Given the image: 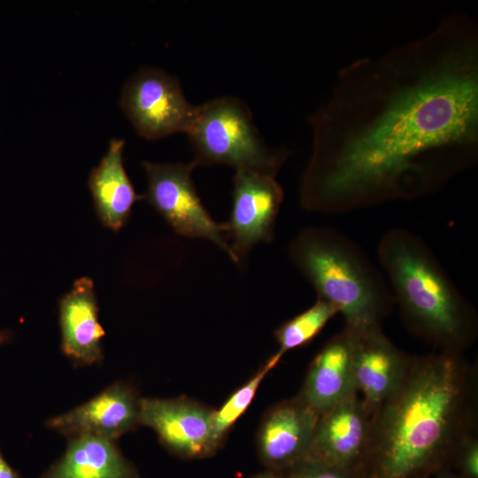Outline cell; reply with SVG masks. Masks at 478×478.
<instances>
[{"label":"cell","mask_w":478,"mask_h":478,"mask_svg":"<svg viewBox=\"0 0 478 478\" xmlns=\"http://www.w3.org/2000/svg\"><path fill=\"white\" fill-rule=\"evenodd\" d=\"M308 120L305 210L341 214L439 190L477 159V23L452 13L419 39L350 63Z\"/></svg>","instance_id":"obj_1"},{"label":"cell","mask_w":478,"mask_h":478,"mask_svg":"<svg viewBox=\"0 0 478 478\" xmlns=\"http://www.w3.org/2000/svg\"><path fill=\"white\" fill-rule=\"evenodd\" d=\"M474 373L461 352L412 358L399 388L372 413L377 478H409L473 435Z\"/></svg>","instance_id":"obj_2"},{"label":"cell","mask_w":478,"mask_h":478,"mask_svg":"<svg viewBox=\"0 0 478 478\" xmlns=\"http://www.w3.org/2000/svg\"><path fill=\"white\" fill-rule=\"evenodd\" d=\"M378 260L402 317L412 331L461 352L474 340V310L425 242L404 228L383 234Z\"/></svg>","instance_id":"obj_3"},{"label":"cell","mask_w":478,"mask_h":478,"mask_svg":"<svg viewBox=\"0 0 478 478\" xmlns=\"http://www.w3.org/2000/svg\"><path fill=\"white\" fill-rule=\"evenodd\" d=\"M289 255L317 298L343 315L345 328L382 329L394 298L383 273L353 240L332 227H309L292 240Z\"/></svg>","instance_id":"obj_4"},{"label":"cell","mask_w":478,"mask_h":478,"mask_svg":"<svg viewBox=\"0 0 478 478\" xmlns=\"http://www.w3.org/2000/svg\"><path fill=\"white\" fill-rule=\"evenodd\" d=\"M187 135L195 167L225 164L275 177L289 155L284 149L266 145L248 105L232 96L197 105Z\"/></svg>","instance_id":"obj_5"},{"label":"cell","mask_w":478,"mask_h":478,"mask_svg":"<svg viewBox=\"0 0 478 478\" xmlns=\"http://www.w3.org/2000/svg\"><path fill=\"white\" fill-rule=\"evenodd\" d=\"M142 166L147 176V190L142 195L180 235L212 242L235 262L224 236L225 224L212 218L197 192L192 171L195 166L184 163H151Z\"/></svg>","instance_id":"obj_6"},{"label":"cell","mask_w":478,"mask_h":478,"mask_svg":"<svg viewBox=\"0 0 478 478\" xmlns=\"http://www.w3.org/2000/svg\"><path fill=\"white\" fill-rule=\"evenodd\" d=\"M120 104L136 132L147 140L187 135L197 112L175 76L149 66L126 81Z\"/></svg>","instance_id":"obj_7"},{"label":"cell","mask_w":478,"mask_h":478,"mask_svg":"<svg viewBox=\"0 0 478 478\" xmlns=\"http://www.w3.org/2000/svg\"><path fill=\"white\" fill-rule=\"evenodd\" d=\"M233 183L231 214L224 224L239 263L255 244L273 240L283 190L274 176L248 169H236Z\"/></svg>","instance_id":"obj_8"},{"label":"cell","mask_w":478,"mask_h":478,"mask_svg":"<svg viewBox=\"0 0 478 478\" xmlns=\"http://www.w3.org/2000/svg\"><path fill=\"white\" fill-rule=\"evenodd\" d=\"M215 410L187 397L140 399V424L152 428L172 452L187 458L211 453Z\"/></svg>","instance_id":"obj_9"},{"label":"cell","mask_w":478,"mask_h":478,"mask_svg":"<svg viewBox=\"0 0 478 478\" xmlns=\"http://www.w3.org/2000/svg\"><path fill=\"white\" fill-rule=\"evenodd\" d=\"M372 413L358 392L319 415L305 459L348 468L367 451Z\"/></svg>","instance_id":"obj_10"},{"label":"cell","mask_w":478,"mask_h":478,"mask_svg":"<svg viewBox=\"0 0 478 478\" xmlns=\"http://www.w3.org/2000/svg\"><path fill=\"white\" fill-rule=\"evenodd\" d=\"M140 399L135 389L116 382L89 401L48 420L66 436L91 435L115 441L140 424Z\"/></svg>","instance_id":"obj_11"},{"label":"cell","mask_w":478,"mask_h":478,"mask_svg":"<svg viewBox=\"0 0 478 478\" xmlns=\"http://www.w3.org/2000/svg\"><path fill=\"white\" fill-rule=\"evenodd\" d=\"M411 359L382 329L355 333L351 358L353 381L371 413L399 388Z\"/></svg>","instance_id":"obj_12"},{"label":"cell","mask_w":478,"mask_h":478,"mask_svg":"<svg viewBox=\"0 0 478 478\" xmlns=\"http://www.w3.org/2000/svg\"><path fill=\"white\" fill-rule=\"evenodd\" d=\"M319 415L297 397L274 405L257 436L258 453L270 466L297 463L308 452Z\"/></svg>","instance_id":"obj_13"},{"label":"cell","mask_w":478,"mask_h":478,"mask_svg":"<svg viewBox=\"0 0 478 478\" xmlns=\"http://www.w3.org/2000/svg\"><path fill=\"white\" fill-rule=\"evenodd\" d=\"M62 352L77 365L100 363L104 330L98 320V304L92 279H77L59 300Z\"/></svg>","instance_id":"obj_14"},{"label":"cell","mask_w":478,"mask_h":478,"mask_svg":"<svg viewBox=\"0 0 478 478\" xmlns=\"http://www.w3.org/2000/svg\"><path fill=\"white\" fill-rule=\"evenodd\" d=\"M354 340L355 333L344 328L310 365L297 397L318 415L358 392L351 369Z\"/></svg>","instance_id":"obj_15"},{"label":"cell","mask_w":478,"mask_h":478,"mask_svg":"<svg viewBox=\"0 0 478 478\" xmlns=\"http://www.w3.org/2000/svg\"><path fill=\"white\" fill-rule=\"evenodd\" d=\"M125 142L112 139L106 154L89 177V188L100 222L112 231H119L129 219L132 207L142 195L135 188L123 165Z\"/></svg>","instance_id":"obj_16"},{"label":"cell","mask_w":478,"mask_h":478,"mask_svg":"<svg viewBox=\"0 0 478 478\" xmlns=\"http://www.w3.org/2000/svg\"><path fill=\"white\" fill-rule=\"evenodd\" d=\"M115 441L91 435L70 437L62 457L38 478H137Z\"/></svg>","instance_id":"obj_17"},{"label":"cell","mask_w":478,"mask_h":478,"mask_svg":"<svg viewBox=\"0 0 478 478\" xmlns=\"http://www.w3.org/2000/svg\"><path fill=\"white\" fill-rule=\"evenodd\" d=\"M337 313L335 306L317 298L310 308L275 330L274 336L279 344L275 354L281 358L288 351L309 343Z\"/></svg>","instance_id":"obj_18"},{"label":"cell","mask_w":478,"mask_h":478,"mask_svg":"<svg viewBox=\"0 0 478 478\" xmlns=\"http://www.w3.org/2000/svg\"><path fill=\"white\" fill-rule=\"evenodd\" d=\"M280 359L279 356L274 354L254 376L236 389L219 410H215L211 434V453L220 447L232 426L247 410L262 381Z\"/></svg>","instance_id":"obj_19"},{"label":"cell","mask_w":478,"mask_h":478,"mask_svg":"<svg viewBox=\"0 0 478 478\" xmlns=\"http://www.w3.org/2000/svg\"><path fill=\"white\" fill-rule=\"evenodd\" d=\"M303 469L293 478H346L344 470L347 468L328 465L320 461L304 459L299 461Z\"/></svg>","instance_id":"obj_20"},{"label":"cell","mask_w":478,"mask_h":478,"mask_svg":"<svg viewBox=\"0 0 478 478\" xmlns=\"http://www.w3.org/2000/svg\"><path fill=\"white\" fill-rule=\"evenodd\" d=\"M463 450V465L469 475L478 476V443L474 435L467 436L460 444Z\"/></svg>","instance_id":"obj_21"},{"label":"cell","mask_w":478,"mask_h":478,"mask_svg":"<svg viewBox=\"0 0 478 478\" xmlns=\"http://www.w3.org/2000/svg\"><path fill=\"white\" fill-rule=\"evenodd\" d=\"M0 478H21L20 474L6 461L0 450Z\"/></svg>","instance_id":"obj_22"},{"label":"cell","mask_w":478,"mask_h":478,"mask_svg":"<svg viewBox=\"0 0 478 478\" xmlns=\"http://www.w3.org/2000/svg\"><path fill=\"white\" fill-rule=\"evenodd\" d=\"M12 338L10 330H0V344L8 343Z\"/></svg>","instance_id":"obj_23"},{"label":"cell","mask_w":478,"mask_h":478,"mask_svg":"<svg viewBox=\"0 0 478 478\" xmlns=\"http://www.w3.org/2000/svg\"><path fill=\"white\" fill-rule=\"evenodd\" d=\"M257 478H278V477L271 474H264L258 476Z\"/></svg>","instance_id":"obj_24"}]
</instances>
